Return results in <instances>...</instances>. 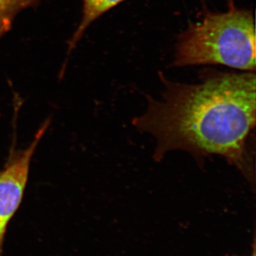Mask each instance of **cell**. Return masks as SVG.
<instances>
[{
    "instance_id": "obj_1",
    "label": "cell",
    "mask_w": 256,
    "mask_h": 256,
    "mask_svg": "<svg viewBox=\"0 0 256 256\" xmlns=\"http://www.w3.org/2000/svg\"><path fill=\"white\" fill-rule=\"evenodd\" d=\"M160 76L164 85L162 98L148 96L146 111L132 121L138 131L156 140L154 161L174 150L188 152L198 164L216 154L254 183L246 142L256 126L255 72L208 69L194 84Z\"/></svg>"
},
{
    "instance_id": "obj_2",
    "label": "cell",
    "mask_w": 256,
    "mask_h": 256,
    "mask_svg": "<svg viewBox=\"0 0 256 256\" xmlns=\"http://www.w3.org/2000/svg\"><path fill=\"white\" fill-rule=\"evenodd\" d=\"M174 65H223L256 72V28L250 10L229 8L226 12L205 14L180 35Z\"/></svg>"
},
{
    "instance_id": "obj_3",
    "label": "cell",
    "mask_w": 256,
    "mask_h": 256,
    "mask_svg": "<svg viewBox=\"0 0 256 256\" xmlns=\"http://www.w3.org/2000/svg\"><path fill=\"white\" fill-rule=\"evenodd\" d=\"M48 124V121L42 124L30 146L13 152L4 168L0 170V256L8 224L22 201L32 156Z\"/></svg>"
},
{
    "instance_id": "obj_4",
    "label": "cell",
    "mask_w": 256,
    "mask_h": 256,
    "mask_svg": "<svg viewBox=\"0 0 256 256\" xmlns=\"http://www.w3.org/2000/svg\"><path fill=\"white\" fill-rule=\"evenodd\" d=\"M124 0H82V20L68 43V52L74 50L88 26L101 15Z\"/></svg>"
},
{
    "instance_id": "obj_5",
    "label": "cell",
    "mask_w": 256,
    "mask_h": 256,
    "mask_svg": "<svg viewBox=\"0 0 256 256\" xmlns=\"http://www.w3.org/2000/svg\"><path fill=\"white\" fill-rule=\"evenodd\" d=\"M43 0H0V38L11 30L15 18L22 10Z\"/></svg>"
},
{
    "instance_id": "obj_6",
    "label": "cell",
    "mask_w": 256,
    "mask_h": 256,
    "mask_svg": "<svg viewBox=\"0 0 256 256\" xmlns=\"http://www.w3.org/2000/svg\"><path fill=\"white\" fill-rule=\"evenodd\" d=\"M252 256H256V250H255V248L254 249V252H252Z\"/></svg>"
}]
</instances>
